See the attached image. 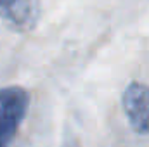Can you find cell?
Here are the masks:
<instances>
[{"instance_id": "cell-1", "label": "cell", "mask_w": 149, "mask_h": 147, "mask_svg": "<svg viewBox=\"0 0 149 147\" xmlns=\"http://www.w3.org/2000/svg\"><path fill=\"white\" fill-rule=\"evenodd\" d=\"M31 104V95L19 85L0 87V147H10Z\"/></svg>"}, {"instance_id": "cell-2", "label": "cell", "mask_w": 149, "mask_h": 147, "mask_svg": "<svg viewBox=\"0 0 149 147\" xmlns=\"http://www.w3.org/2000/svg\"><path fill=\"white\" fill-rule=\"evenodd\" d=\"M123 111L130 126L142 135H149V85L132 81L123 92Z\"/></svg>"}, {"instance_id": "cell-3", "label": "cell", "mask_w": 149, "mask_h": 147, "mask_svg": "<svg viewBox=\"0 0 149 147\" xmlns=\"http://www.w3.org/2000/svg\"><path fill=\"white\" fill-rule=\"evenodd\" d=\"M42 0H0V19L14 31L28 33L37 26Z\"/></svg>"}]
</instances>
